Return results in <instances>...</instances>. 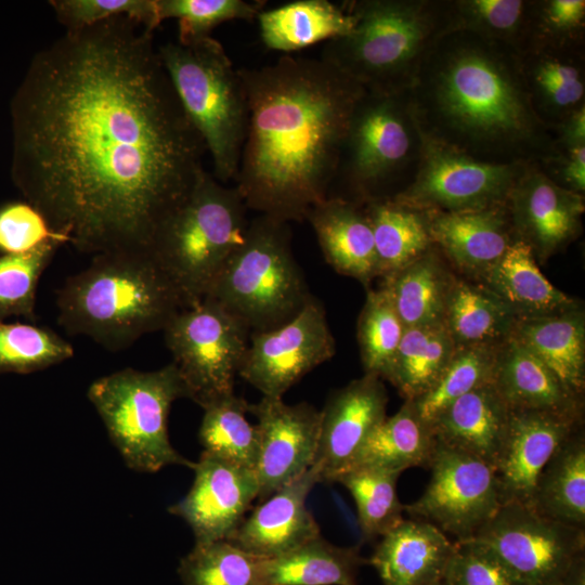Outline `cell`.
I'll return each instance as SVG.
<instances>
[{
	"label": "cell",
	"mask_w": 585,
	"mask_h": 585,
	"mask_svg": "<svg viewBox=\"0 0 585 585\" xmlns=\"http://www.w3.org/2000/svg\"><path fill=\"white\" fill-rule=\"evenodd\" d=\"M421 132L407 92L365 91L347 129L329 193L358 204L391 198L413 180ZM328 193V194H329Z\"/></svg>",
	"instance_id": "cell-9"
},
{
	"label": "cell",
	"mask_w": 585,
	"mask_h": 585,
	"mask_svg": "<svg viewBox=\"0 0 585 585\" xmlns=\"http://www.w3.org/2000/svg\"><path fill=\"white\" fill-rule=\"evenodd\" d=\"M336 343L315 297L290 321L251 333L238 375L263 396L282 398L304 375L330 360Z\"/></svg>",
	"instance_id": "cell-15"
},
{
	"label": "cell",
	"mask_w": 585,
	"mask_h": 585,
	"mask_svg": "<svg viewBox=\"0 0 585 585\" xmlns=\"http://www.w3.org/2000/svg\"><path fill=\"white\" fill-rule=\"evenodd\" d=\"M509 412L491 381L454 401L430 427L438 443L495 468L507 437Z\"/></svg>",
	"instance_id": "cell-24"
},
{
	"label": "cell",
	"mask_w": 585,
	"mask_h": 585,
	"mask_svg": "<svg viewBox=\"0 0 585 585\" xmlns=\"http://www.w3.org/2000/svg\"><path fill=\"white\" fill-rule=\"evenodd\" d=\"M517 321L514 312L479 282L453 275L442 324L456 347L497 346Z\"/></svg>",
	"instance_id": "cell-31"
},
{
	"label": "cell",
	"mask_w": 585,
	"mask_h": 585,
	"mask_svg": "<svg viewBox=\"0 0 585 585\" xmlns=\"http://www.w3.org/2000/svg\"><path fill=\"white\" fill-rule=\"evenodd\" d=\"M317 483L320 471L312 466L261 500L226 541L252 556L270 559L318 536L320 526L306 504Z\"/></svg>",
	"instance_id": "cell-21"
},
{
	"label": "cell",
	"mask_w": 585,
	"mask_h": 585,
	"mask_svg": "<svg viewBox=\"0 0 585 585\" xmlns=\"http://www.w3.org/2000/svg\"><path fill=\"white\" fill-rule=\"evenodd\" d=\"M58 322L110 351L164 330L185 309L184 302L153 256L103 253L72 275L56 297Z\"/></svg>",
	"instance_id": "cell-4"
},
{
	"label": "cell",
	"mask_w": 585,
	"mask_h": 585,
	"mask_svg": "<svg viewBox=\"0 0 585 585\" xmlns=\"http://www.w3.org/2000/svg\"><path fill=\"white\" fill-rule=\"evenodd\" d=\"M257 20L264 46L286 53L344 36L354 26L344 5L328 0L291 1L261 11Z\"/></svg>",
	"instance_id": "cell-30"
},
{
	"label": "cell",
	"mask_w": 585,
	"mask_h": 585,
	"mask_svg": "<svg viewBox=\"0 0 585 585\" xmlns=\"http://www.w3.org/2000/svg\"><path fill=\"white\" fill-rule=\"evenodd\" d=\"M404 325L381 288L369 289L358 320L364 374L385 379L404 333Z\"/></svg>",
	"instance_id": "cell-43"
},
{
	"label": "cell",
	"mask_w": 585,
	"mask_h": 585,
	"mask_svg": "<svg viewBox=\"0 0 585 585\" xmlns=\"http://www.w3.org/2000/svg\"><path fill=\"white\" fill-rule=\"evenodd\" d=\"M248 413L256 417L259 432L256 477L261 502L314 465L321 414L309 403L287 404L269 396L249 403Z\"/></svg>",
	"instance_id": "cell-16"
},
{
	"label": "cell",
	"mask_w": 585,
	"mask_h": 585,
	"mask_svg": "<svg viewBox=\"0 0 585 585\" xmlns=\"http://www.w3.org/2000/svg\"><path fill=\"white\" fill-rule=\"evenodd\" d=\"M429 468L428 486L404 511L456 541L472 538L502 506L494 468L438 442Z\"/></svg>",
	"instance_id": "cell-14"
},
{
	"label": "cell",
	"mask_w": 585,
	"mask_h": 585,
	"mask_svg": "<svg viewBox=\"0 0 585 585\" xmlns=\"http://www.w3.org/2000/svg\"><path fill=\"white\" fill-rule=\"evenodd\" d=\"M451 4L452 31L471 32L516 53L524 49L530 0H451Z\"/></svg>",
	"instance_id": "cell-41"
},
{
	"label": "cell",
	"mask_w": 585,
	"mask_h": 585,
	"mask_svg": "<svg viewBox=\"0 0 585 585\" xmlns=\"http://www.w3.org/2000/svg\"><path fill=\"white\" fill-rule=\"evenodd\" d=\"M306 220L335 271L364 285L377 277L374 235L363 205L327 197L310 209Z\"/></svg>",
	"instance_id": "cell-26"
},
{
	"label": "cell",
	"mask_w": 585,
	"mask_h": 585,
	"mask_svg": "<svg viewBox=\"0 0 585 585\" xmlns=\"http://www.w3.org/2000/svg\"><path fill=\"white\" fill-rule=\"evenodd\" d=\"M66 236L56 233L30 204L14 202L0 207V251L26 252L43 243Z\"/></svg>",
	"instance_id": "cell-50"
},
{
	"label": "cell",
	"mask_w": 585,
	"mask_h": 585,
	"mask_svg": "<svg viewBox=\"0 0 585 585\" xmlns=\"http://www.w3.org/2000/svg\"><path fill=\"white\" fill-rule=\"evenodd\" d=\"M190 491L168 511L192 529L195 544L226 541L258 497L256 472L202 453Z\"/></svg>",
	"instance_id": "cell-17"
},
{
	"label": "cell",
	"mask_w": 585,
	"mask_h": 585,
	"mask_svg": "<svg viewBox=\"0 0 585 585\" xmlns=\"http://www.w3.org/2000/svg\"><path fill=\"white\" fill-rule=\"evenodd\" d=\"M311 297L292 253L288 222L259 214L248 222L244 242L204 299L218 303L251 334L290 321Z\"/></svg>",
	"instance_id": "cell-7"
},
{
	"label": "cell",
	"mask_w": 585,
	"mask_h": 585,
	"mask_svg": "<svg viewBox=\"0 0 585 585\" xmlns=\"http://www.w3.org/2000/svg\"><path fill=\"white\" fill-rule=\"evenodd\" d=\"M493 549L523 585H562L575 561L585 556V530L510 503L472 537Z\"/></svg>",
	"instance_id": "cell-13"
},
{
	"label": "cell",
	"mask_w": 585,
	"mask_h": 585,
	"mask_svg": "<svg viewBox=\"0 0 585 585\" xmlns=\"http://www.w3.org/2000/svg\"><path fill=\"white\" fill-rule=\"evenodd\" d=\"M66 30H77L116 16H128L154 31L161 23L156 0H51Z\"/></svg>",
	"instance_id": "cell-49"
},
{
	"label": "cell",
	"mask_w": 585,
	"mask_h": 585,
	"mask_svg": "<svg viewBox=\"0 0 585 585\" xmlns=\"http://www.w3.org/2000/svg\"><path fill=\"white\" fill-rule=\"evenodd\" d=\"M582 46H585L584 0H530L524 49Z\"/></svg>",
	"instance_id": "cell-47"
},
{
	"label": "cell",
	"mask_w": 585,
	"mask_h": 585,
	"mask_svg": "<svg viewBox=\"0 0 585 585\" xmlns=\"http://www.w3.org/2000/svg\"><path fill=\"white\" fill-rule=\"evenodd\" d=\"M153 32L128 16L66 30L12 101L13 181L81 252L152 256L205 169Z\"/></svg>",
	"instance_id": "cell-1"
},
{
	"label": "cell",
	"mask_w": 585,
	"mask_h": 585,
	"mask_svg": "<svg viewBox=\"0 0 585 585\" xmlns=\"http://www.w3.org/2000/svg\"><path fill=\"white\" fill-rule=\"evenodd\" d=\"M518 61L532 108L550 130L585 105V46L531 47Z\"/></svg>",
	"instance_id": "cell-22"
},
{
	"label": "cell",
	"mask_w": 585,
	"mask_h": 585,
	"mask_svg": "<svg viewBox=\"0 0 585 585\" xmlns=\"http://www.w3.org/2000/svg\"><path fill=\"white\" fill-rule=\"evenodd\" d=\"M243 197L204 169L184 204L160 231L152 256L185 308L202 301L233 251L248 221Z\"/></svg>",
	"instance_id": "cell-8"
},
{
	"label": "cell",
	"mask_w": 585,
	"mask_h": 585,
	"mask_svg": "<svg viewBox=\"0 0 585 585\" xmlns=\"http://www.w3.org/2000/svg\"><path fill=\"white\" fill-rule=\"evenodd\" d=\"M497 346L456 347L435 384L419 398L406 400L412 403L418 417L430 426L454 401L491 382Z\"/></svg>",
	"instance_id": "cell-40"
},
{
	"label": "cell",
	"mask_w": 585,
	"mask_h": 585,
	"mask_svg": "<svg viewBox=\"0 0 585 585\" xmlns=\"http://www.w3.org/2000/svg\"><path fill=\"white\" fill-rule=\"evenodd\" d=\"M435 444L431 427L405 401L374 429L349 468L369 466L402 473L412 467H429Z\"/></svg>",
	"instance_id": "cell-36"
},
{
	"label": "cell",
	"mask_w": 585,
	"mask_h": 585,
	"mask_svg": "<svg viewBox=\"0 0 585 585\" xmlns=\"http://www.w3.org/2000/svg\"><path fill=\"white\" fill-rule=\"evenodd\" d=\"M507 210L515 237L544 262L581 234L585 197L557 185L531 162L516 182Z\"/></svg>",
	"instance_id": "cell-18"
},
{
	"label": "cell",
	"mask_w": 585,
	"mask_h": 585,
	"mask_svg": "<svg viewBox=\"0 0 585 585\" xmlns=\"http://www.w3.org/2000/svg\"><path fill=\"white\" fill-rule=\"evenodd\" d=\"M179 102L211 157L213 176L236 180L248 129V103L239 69L211 36L158 47Z\"/></svg>",
	"instance_id": "cell-6"
},
{
	"label": "cell",
	"mask_w": 585,
	"mask_h": 585,
	"mask_svg": "<svg viewBox=\"0 0 585 585\" xmlns=\"http://www.w3.org/2000/svg\"><path fill=\"white\" fill-rule=\"evenodd\" d=\"M528 165L485 162L421 132L416 173L411 183L391 198L422 211L460 212L503 207Z\"/></svg>",
	"instance_id": "cell-12"
},
{
	"label": "cell",
	"mask_w": 585,
	"mask_h": 585,
	"mask_svg": "<svg viewBox=\"0 0 585 585\" xmlns=\"http://www.w3.org/2000/svg\"><path fill=\"white\" fill-rule=\"evenodd\" d=\"M366 560L359 547L336 546L321 535L261 563L263 585H356Z\"/></svg>",
	"instance_id": "cell-33"
},
{
	"label": "cell",
	"mask_w": 585,
	"mask_h": 585,
	"mask_svg": "<svg viewBox=\"0 0 585 585\" xmlns=\"http://www.w3.org/2000/svg\"><path fill=\"white\" fill-rule=\"evenodd\" d=\"M65 239L54 238L26 252L0 256V322L10 316L35 320L41 274Z\"/></svg>",
	"instance_id": "cell-44"
},
{
	"label": "cell",
	"mask_w": 585,
	"mask_h": 585,
	"mask_svg": "<svg viewBox=\"0 0 585 585\" xmlns=\"http://www.w3.org/2000/svg\"><path fill=\"white\" fill-rule=\"evenodd\" d=\"M186 398L199 406L234 393L250 332L218 303L203 299L164 328Z\"/></svg>",
	"instance_id": "cell-11"
},
{
	"label": "cell",
	"mask_w": 585,
	"mask_h": 585,
	"mask_svg": "<svg viewBox=\"0 0 585 585\" xmlns=\"http://www.w3.org/2000/svg\"><path fill=\"white\" fill-rule=\"evenodd\" d=\"M88 398L129 468L150 473L171 465L194 468L168 435L171 405L186 398L172 362L156 370L123 368L103 376L92 382Z\"/></svg>",
	"instance_id": "cell-10"
},
{
	"label": "cell",
	"mask_w": 585,
	"mask_h": 585,
	"mask_svg": "<svg viewBox=\"0 0 585 585\" xmlns=\"http://www.w3.org/2000/svg\"><path fill=\"white\" fill-rule=\"evenodd\" d=\"M388 394L380 377L364 374L336 390L321 414L314 465L322 482L348 469L374 429L387 417Z\"/></svg>",
	"instance_id": "cell-20"
},
{
	"label": "cell",
	"mask_w": 585,
	"mask_h": 585,
	"mask_svg": "<svg viewBox=\"0 0 585 585\" xmlns=\"http://www.w3.org/2000/svg\"><path fill=\"white\" fill-rule=\"evenodd\" d=\"M455 349L442 323L407 327L385 379L405 401L415 400L435 384Z\"/></svg>",
	"instance_id": "cell-37"
},
{
	"label": "cell",
	"mask_w": 585,
	"mask_h": 585,
	"mask_svg": "<svg viewBox=\"0 0 585 585\" xmlns=\"http://www.w3.org/2000/svg\"><path fill=\"white\" fill-rule=\"evenodd\" d=\"M159 21L176 18L180 43L210 36L218 25L233 20L251 21L262 11L259 2L244 0H156Z\"/></svg>",
	"instance_id": "cell-46"
},
{
	"label": "cell",
	"mask_w": 585,
	"mask_h": 585,
	"mask_svg": "<svg viewBox=\"0 0 585 585\" xmlns=\"http://www.w3.org/2000/svg\"><path fill=\"white\" fill-rule=\"evenodd\" d=\"M562 585H585V556L580 557L575 561Z\"/></svg>",
	"instance_id": "cell-53"
},
{
	"label": "cell",
	"mask_w": 585,
	"mask_h": 585,
	"mask_svg": "<svg viewBox=\"0 0 585 585\" xmlns=\"http://www.w3.org/2000/svg\"><path fill=\"white\" fill-rule=\"evenodd\" d=\"M551 131L552 147L569 148L585 145V105L556 125Z\"/></svg>",
	"instance_id": "cell-52"
},
{
	"label": "cell",
	"mask_w": 585,
	"mask_h": 585,
	"mask_svg": "<svg viewBox=\"0 0 585 585\" xmlns=\"http://www.w3.org/2000/svg\"><path fill=\"white\" fill-rule=\"evenodd\" d=\"M581 427L583 417L549 411L510 410L507 437L494 468L502 505L516 503L531 507L542 470Z\"/></svg>",
	"instance_id": "cell-19"
},
{
	"label": "cell",
	"mask_w": 585,
	"mask_h": 585,
	"mask_svg": "<svg viewBox=\"0 0 585 585\" xmlns=\"http://www.w3.org/2000/svg\"><path fill=\"white\" fill-rule=\"evenodd\" d=\"M239 74L248 129L235 187L248 209L302 222L328 197L352 112L366 90L321 57L285 55Z\"/></svg>",
	"instance_id": "cell-2"
},
{
	"label": "cell",
	"mask_w": 585,
	"mask_h": 585,
	"mask_svg": "<svg viewBox=\"0 0 585 585\" xmlns=\"http://www.w3.org/2000/svg\"><path fill=\"white\" fill-rule=\"evenodd\" d=\"M363 208L374 235L377 276L404 268L433 247L426 211L392 198L370 200Z\"/></svg>",
	"instance_id": "cell-35"
},
{
	"label": "cell",
	"mask_w": 585,
	"mask_h": 585,
	"mask_svg": "<svg viewBox=\"0 0 585 585\" xmlns=\"http://www.w3.org/2000/svg\"><path fill=\"white\" fill-rule=\"evenodd\" d=\"M434 585H443V584H442V583L440 582V583H438V584H434Z\"/></svg>",
	"instance_id": "cell-54"
},
{
	"label": "cell",
	"mask_w": 585,
	"mask_h": 585,
	"mask_svg": "<svg viewBox=\"0 0 585 585\" xmlns=\"http://www.w3.org/2000/svg\"><path fill=\"white\" fill-rule=\"evenodd\" d=\"M443 585H523L485 544L473 538L455 541L445 567Z\"/></svg>",
	"instance_id": "cell-48"
},
{
	"label": "cell",
	"mask_w": 585,
	"mask_h": 585,
	"mask_svg": "<svg viewBox=\"0 0 585 585\" xmlns=\"http://www.w3.org/2000/svg\"><path fill=\"white\" fill-rule=\"evenodd\" d=\"M509 338L535 355L577 396L585 390V314L581 304L558 313L517 318Z\"/></svg>",
	"instance_id": "cell-28"
},
{
	"label": "cell",
	"mask_w": 585,
	"mask_h": 585,
	"mask_svg": "<svg viewBox=\"0 0 585 585\" xmlns=\"http://www.w3.org/2000/svg\"><path fill=\"white\" fill-rule=\"evenodd\" d=\"M433 245L465 273L477 276L516 238L507 205L482 210L426 211Z\"/></svg>",
	"instance_id": "cell-23"
},
{
	"label": "cell",
	"mask_w": 585,
	"mask_h": 585,
	"mask_svg": "<svg viewBox=\"0 0 585 585\" xmlns=\"http://www.w3.org/2000/svg\"><path fill=\"white\" fill-rule=\"evenodd\" d=\"M476 278L496 295L517 318L548 315L580 306L546 278L530 246L518 238Z\"/></svg>",
	"instance_id": "cell-29"
},
{
	"label": "cell",
	"mask_w": 585,
	"mask_h": 585,
	"mask_svg": "<svg viewBox=\"0 0 585 585\" xmlns=\"http://www.w3.org/2000/svg\"><path fill=\"white\" fill-rule=\"evenodd\" d=\"M453 550L454 542L435 525L403 519L381 536L369 563L384 585H434Z\"/></svg>",
	"instance_id": "cell-25"
},
{
	"label": "cell",
	"mask_w": 585,
	"mask_h": 585,
	"mask_svg": "<svg viewBox=\"0 0 585 585\" xmlns=\"http://www.w3.org/2000/svg\"><path fill=\"white\" fill-rule=\"evenodd\" d=\"M419 129L493 164L538 162L552 131L534 113L518 53L468 31L442 36L407 91Z\"/></svg>",
	"instance_id": "cell-3"
},
{
	"label": "cell",
	"mask_w": 585,
	"mask_h": 585,
	"mask_svg": "<svg viewBox=\"0 0 585 585\" xmlns=\"http://www.w3.org/2000/svg\"><path fill=\"white\" fill-rule=\"evenodd\" d=\"M531 508L560 523L585 530V433L575 430L548 460L535 485Z\"/></svg>",
	"instance_id": "cell-32"
},
{
	"label": "cell",
	"mask_w": 585,
	"mask_h": 585,
	"mask_svg": "<svg viewBox=\"0 0 585 585\" xmlns=\"http://www.w3.org/2000/svg\"><path fill=\"white\" fill-rule=\"evenodd\" d=\"M541 170L557 185L585 194V145L558 148L537 162Z\"/></svg>",
	"instance_id": "cell-51"
},
{
	"label": "cell",
	"mask_w": 585,
	"mask_h": 585,
	"mask_svg": "<svg viewBox=\"0 0 585 585\" xmlns=\"http://www.w3.org/2000/svg\"><path fill=\"white\" fill-rule=\"evenodd\" d=\"M352 30L327 41L321 58L368 92L404 93L437 41L452 31L451 0H354Z\"/></svg>",
	"instance_id": "cell-5"
},
{
	"label": "cell",
	"mask_w": 585,
	"mask_h": 585,
	"mask_svg": "<svg viewBox=\"0 0 585 585\" xmlns=\"http://www.w3.org/2000/svg\"><path fill=\"white\" fill-rule=\"evenodd\" d=\"M248 404L233 393L203 407L198 440L203 452L256 472L259 432L246 418Z\"/></svg>",
	"instance_id": "cell-38"
},
{
	"label": "cell",
	"mask_w": 585,
	"mask_h": 585,
	"mask_svg": "<svg viewBox=\"0 0 585 585\" xmlns=\"http://www.w3.org/2000/svg\"><path fill=\"white\" fill-rule=\"evenodd\" d=\"M262 558L229 541L195 544L178 568L183 585H263Z\"/></svg>",
	"instance_id": "cell-42"
},
{
	"label": "cell",
	"mask_w": 585,
	"mask_h": 585,
	"mask_svg": "<svg viewBox=\"0 0 585 585\" xmlns=\"http://www.w3.org/2000/svg\"><path fill=\"white\" fill-rule=\"evenodd\" d=\"M492 382L510 410L583 417L584 398L568 390L545 364L509 337L497 346Z\"/></svg>",
	"instance_id": "cell-27"
},
{
	"label": "cell",
	"mask_w": 585,
	"mask_h": 585,
	"mask_svg": "<svg viewBox=\"0 0 585 585\" xmlns=\"http://www.w3.org/2000/svg\"><path fill=\"white\" fill-rule=\"evenodd\" d=\"M73 354V347L50 329L0 322V374L41 370Z\"/></svg>",
	"instance_id": "cell-45"
},
{
	"label": "cell",
	"mask_w": 585,
	"mask_h": 585,
	"mask_svg": "<svg viewBox=\"0 0 585 585\" xmlns=\"http://www.w3.org/2000/svg\"><path fill=\"white\" fill-rule=\"evenodd\" d=\"M443 264L433 245L415 261L381 277L379 288L388 295L405 328L442 323L454 275Z\"/></svg>",
	"instance_id": "cell-34"
},
{
	"label": "cell",
	"mask_w": 585,
	"mask_h": 585,
	"mask_svg": "<svg viewBox=\"0 0 585 585\" xmlns=\"http://www.w3.org/2000/svg\"><path fill=\"white\" fill-rule=\"evenodd\" d=\"M401 472L369 466L351 467L334 482L342 484L352 495L360 529L365 538L382 536L402 520L404 505L396 493Z\"/></svg>",
	"instance_id": "cell-39"
}]
</instances>
